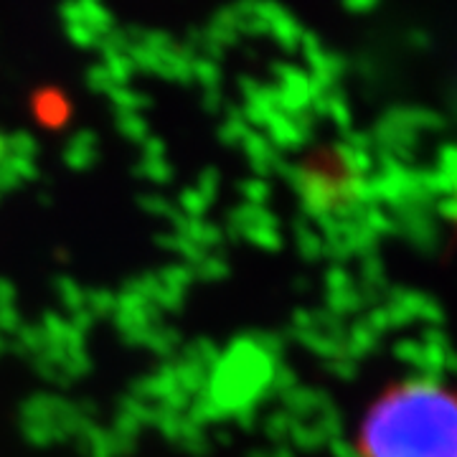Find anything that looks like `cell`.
<instances>
[{
    "label": "cell",
    "instance_id": "6da1fadb",
    "mask_svg": "<svg viewBox=\"0 0 457 457\" xmlns=\"http://www.w3.org/2000/svg\"><path fill=\"white\" fill-rule=\"evenodd\" d=\"M361 457H457V386L402 381L363 417Z\"/></svg>",
    "mask_w": 457,
    "mask_h": 457
}]
</instances>
